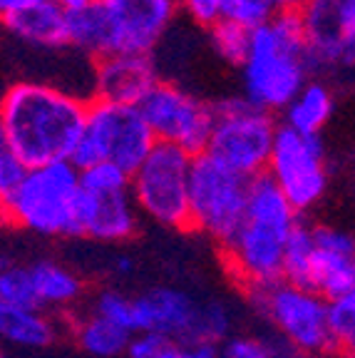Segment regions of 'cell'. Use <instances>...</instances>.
<instances>
[{
	"instance_id": "obj_1",
	"label": "cell",
	"mask_w": 355,
	"mask_h": 358,
	"mask_svg": "<svg viewBox=\"0 0 355 358\" xmlns=\"http://www.w3.org/2000/svg\"><path fill=\"white\" fill-rule=\"evenodd\" d=\"M89 100L57 83L10 80L0 100V145L25 167L70 162L82 140Z\"/></svg>"
},
{
	"instance_id": "obj_2",
	"label": "cell",
	"mask_w": 355,
	"mask_h": 358,
	"mask_svg": "<svg viewBox=\"0 0 355 358\" xmlns=\"http://www.w3.org/2000/svg\"><path fill=\"white\" fill-rule=\"evenodd\" d=\"M300 219L266 174L251 179L244 222L233 239L222 246L229 274L246 294L283 281L286 246Z\"/></svg>"
},
{
	"instance_id": "obj_3",
	"label": "cell",
	"mask_w": 355,
	"mask_h": 358,
	"mask_svg": "<svg viewBox=\"0 0 355 358\" xmlns=\"http://www.w3.org/2000/svg\"><path fill=\"white\" fill-rule=\"evenodd\" d=\"M241 73V95L271 115H283L313 78L298 13H276L251 33V50Z\"/></svg>"
},
{
	"instance_id": "obj_4",
	"label": "cell",
	"mask_w": 355,
	"mask_h": 358,
	"mask_svg": "<svg viewBox=\"0 0 355 358\" xmlns=\"http://www.w3.org/2000/svg\"><path fill=\"white\" fill-rule=\"evenodd\" d=\"M80 169L73 162L30 167L8 196H0L3 222L43 239H75Z\"/></svg>"
},
{
	"instance_id": "obj_5",
	"label": "cell",
	"mask_w": 355,
	"mask_h": 358,
	"mask_svg": "<svg viewBox=\"0 0 355 358\" xmlns=\"http://www.w3.org/2000/svg\"><path fill=\"white\" fill-rule=\"evenodd\" d=\"M159 145L139 107L89 100L82 140L70 162L82 172L94 164H115L134 174Z\"/></svg>"
},
{
	"instance_id": "obj_6",
	"label": "cell",
	"mask_w": 355,
	"mask_h": 358,
	"mask_svg": "<svg viewBox=\"0 0 355 358\" xmlns=\"http://www.w3.org/2000/svg\"><path fill=\"white\" fill-rule=\"evenodd\" d=\"M231 329V313L222 301H199L174 286H157L134 296V336L159 334L177 341L222 346L233 336Z\"/></svg>"
},
{
	"instance_id": "obj_7",
	"label": "cell",
	"mask_w": 355,
	"mask_h": 358,
	"mask_svg": "<svg viewBox=\"0 0 355 358\" xmlns=\"http://www.w3.org/2000/svg\"><path fill=\"white\" fill-rule=\"evenodd\" d=\"M214 115L217 120L206 152L246 179L266 174L281 120L251 105L244 95L214 100Z\"/></svg>"
},
{
	"instance_id": "obj_8",
	"label": "cell",
	"mask_w": 355,
	"mask_h": 358,
	"mask_svg": "<svg viewBox=\"0 0 355 358\" xmlns=\"http://www.w3.org/2000/svg\"><path fill=\"white\" fill-rule=\"evenodd\" d=\"M139 207L132 194V174L115 164H94L80 172V201L75 239L94 244H124L139 229Z\"/></svg>"
},
{
	"instance_id": "obj_9",
	"label": "cell",
	"mask_w": 355,
	"mask_h": 358,
	"mask_svg": "<svg viewBox=\"0 0 355 358\" xmlns=\"http://www.w3.org/2000/svg\"><path fill=\"white\" fill-rule=\"evenodd\" d=\"M246 296L256 316L283 341L313 358H335L328 326V299L318 291L283 279Z\"/></svg>"
},
{
	"instance_id": "obj_10",
	"label": "cell",
	"mask_w": 355,
	"mask_h": 358,
	"mask_svg": "<svg viewBox=\"0 0 355 358\" xmlns=\"http://www.w3.org/2000/svg\"><path fill=\"white\" fill-rule=\"evenodd\" d=\"M249 189L251 179L233 172L209 152L194 157L189 189L191 231L219 244V249L226 246L244 222Z\"/></svg>"
},
{
	"instance_id": "obj_11",
	"label": "cell",
	"mask_w": 355,
	"mask_h": 358,
	"mask_svg": "<svg viewBox=\"0 0 355 358\" xmlns=\"http://www.w3.org/2000/svg\"><path fill=\"white\" fill-rule=\"evenodd\" d=\"M194 157L174 145H159L132 174V194L142 219L164 229L191 231L189 189Z\"/></svg>"
},
{
	"instance_id": "obj_12",
	"label": "cell",
	"mask_w": 355,
	"mask_h": 358,
	"mask_svg": "<svg viewBox=\"0 0 355 358\" xmlns=\"http://www.w3.org/2000/svg\"><path fill=\"white\" fill-rule=\"evenodd\" d=\"M157 142L174 145L199 157L209 150L214 132V100H206L177 80H161L139 105Z\"/></svg>"
},
{
	"instance_id": "obj_13",
	"label": "cell",
	"mask_w": 355,
	"mask_h": 358,
	"mask_svg": "<svg viewBox=\"0 0 355 358\" xmlns=\"http://www.w3.org/2000/svg\"><path fill=\"white\" fill-rule=\"evenodd\" d=\"M85 299V279L73 266L57 259L10 262L3 259L0 268V306H33L73 316Z\"/></svg>"
},
{
	"instance_id": "obj_14",
	"label": "cell",
	"mask_w": 355,
	"mask_h": 358,
	"mask_svg": "<svg viewBox=\"0 0 355 358\" xmlns=\"http://www.w3.org/2000/svg\"><path fill=\"white\" fill-rule=\"evenodd\" d=\"M266 177L291 201V207L303 217L318 207L328 192V157L321 137L300 134L281 124L276 134L273 155L268 159Z\"/></svg>"
},
{
	"instance_id": "obj_15",
	"label": "cell",
	"mask_w": 355,
	"mask_h": 358,
	"mask_svg": "<svg viewBox=\"0 0 355 358\" xmlns=\"http://www.w3.org/2000/svg\"><path fill=\"white\" fill-rule=\"evenodd\" d=\"M112 22L115 55H154L179 20L177 0H102Z\"/></svg>"
},
{
	"instance_id": "obj_16",
	"label": "cell",
	"mask_w": 355,
	"mask_h": 358,
	"mask_svg": "<svg viewBox=\"0 0 355 358\" xmlns=\"http://www.w3.org/2000/svg\"><path fill=\"white\" fill-rule=\"evenodd\" d=\"M161 80V67L154 55H107L94 60L92 100L139 107Z\"/></svg>"
},
{
	"instance_id": "obj_17",
	"label": "cell",
	"mask_w": 355,
	"mask_h": 358,
	"mask_svg": "<svg viewBox=\"0 0 355 358\" xmlns=\"http://www.w3.org/2000/svg\"><path fill=\"white\" fill-rule=\"evenodd\" d=\"M311 289L328 301L355 291V236L338 227L316 224Z\"/></svg>"
},
{
	"instance_id": "obj_18",
	"label": "cell",
	"mask_w": 355,
	"mask_h": 358,
	"mask_svg": "<svg viewBox=\"0 0 355 358\" xmlns=\"http://www.w3.org/2000/svg\"><path fill=\"white\" fill-rule=\"evenodd\" d=\"M298 17L303 25L313 78L348 65L340 30V0H305Z\"/></svg>"
},
{
	"instance_id": "obj_19",
	"label": "cell",
	"mask_w": 355,
	"mask_h": 358,
	"mask_svg": "<svg viewBox=\"0 0 355 358\" xmlns=\"http://www.w3.org/2000/svg\"><path fill=\"white\" fill-rule=\"evenodd\" d=\"M8 35L15 43L25 45L28 50L62 52L70 48V15L57 6L55 0L43 3L30 10L3 17Z\"/></svg>"
},
{
	"instance_id": "obj_20",
	"label": "cell",
	"mask_w": 355,
	"mask_h": 358,
	"mask_svg": "<svg viewBox=\"0 0 355 358\" xmlns=\"http://www.w3.org/2000/svg\"><path fill=\"white\" fill-rule=\"evenodd\" d=\"M67 329V321L57 313L33 306H0V336L20 351L50 348Z\"/></svg>"
},
{
	"instance_id": "obj_21",
	"label": "cell",
	"mask_w": 355,
	"mask_h": 358,
	"mask_svg": "<svg viewBox=\"0 0 355 358\" xmlns=\"http://www.w3.org/2000/svg\"><path fill=\"white\" fill-rule=\"evenodd\" d=\"M67 321V334L73 336L75 346L89 358H122L132 343L134 334L115 324L112 319L97 313L94 308L73 313Z\"/></svg>"
},
{
	"instance_id": "obj_22",
	"label": "cell",
	"mask_w": 355,
	"mask_h": 358,
	"mask_svg": "<svg viewBox=\"0 0 355 358\" xmlns=\"http://www.w3.org/2000/svg\"><path fill=\"white\" fill-rule=\"evenodd\" d=\"M335 112V92L323 78H311L303 85L298 95L294 97L281 115V124L296 129L300 134L321 137V132L333 120Z\"/></svg>"
},
{
	"instance_id": "obj_23",
	"label": "cell",
	"mask_w": 355,
	"mask_h": 358,
	"mask_svg": "<svg viewBox=\"0 0 355 358\" xmlns=\"http://www.w3.org/2000/svg\"><path fill=\"white\" fill-rule=\"evenodd\" d=\"M70 48L92 62L115 55L112 22L102 0H94L89 8L70 15Z\"/></svg>"
},
{
	"instance_id": "obj_24",
	"label": "cell",
	"mask_w": 355,
	"mask_h": 358,
	"mask_svg": "<svg viewBox=\"0 0 355 358\" xmlns=\"http://www.w3.org/2000/svg\"><path fill=\"white\" fill-rule=\"evenodd\" d=\"M222 346L196 341H177L159 334H137L124 358H222Z\"/></svg>"
},
{
	"instance_id": "obj_25",
	"label": "cell",
	"mask_w": 355,
	"mask_h": 358,
	"mask_svg": "<svg viewBox=\"0 0 355 358\" xmlns=\"http://www.w3.org/2000/svg\"><path fill=\"white\" fill-rule=\"evenodd\" d=\"M222 358H313L296 348L294 343L283 341L273 331L266 334H233L222 343Z\"/></svg>"
},
{
	"instance_id": "obj_26",
	"label": "cell",
	"mask_w": 355,
	"mask_h": 358,
	"mask_svg": "<svg viewBox=\"0 0 355 358\" xmlns=\"http://www.w3.org/2000/svg\"><path fill=\"white\" fill-rule=\"evenodd\" d=\"M251 33L254 30L244 28L239 22L226 20L217 22L211 30H206V45H209L211 55L217 57L222 65L231 70H241L251 50Z\"/></svg>"
},
{
	"instance_id": "obj_27",
	"label": "cell",
	"mask_w": 355,
	"mask_h": 358,
	"mask_svg": "<svg viewBox=\"0 0 355 358\" xmlns=\"http://www.w3.org/2000/svg\"><path fill=\"white\" fill-rule=\"evenodd\" d=\"M313 259H316V224L300 219L296 231L291 234L283 259V279L291 284L308 286L311 289Z\"/></svg>"
},
{
	"instance_id": "obj_28",
	"label": "cell",
	"mask_w": 355,
	"mask_h": 358,
	"mask_svg": "<svg viewBox=\"0 0 355 358\" xmlns=\"http://www.w3.org/2000/svg\"><path fill=\"white\" fill-rule=\"evenodd\" d=\"M328 326L335 358H355V291L328 301Z\"/></svg>"
},
{
	"instance_id": "obj_29",
	"label": "cell",
	"mask_w": 355,
	"mask_h": 358,
	"mask_svg": "<svg viewBox=\"0 0 355 358\" xmlns=\"http://www.w3.org/2000/svg\"><path fill=\"white\" fill-rule=\"evenodd\" d=\"M89 308H94L97 313L112 319L115 324L127 329L129 334H134V296H129L124 291L119 289L97 291L94 299L89 301Z\"/></svg>"
},
{
	"instance_id": "obj_30",
	"label": "cell",
	"mask_w": 355,
	"mask_h": 358,
	"mask_svg": "<svg viewBox=\"0 0 355 358\" xmlns=\"http://www.w3.org/2000/svg\"><path fill=\"white\" fill-rule=\"evenodd\" d=\"M226 20H233L249 30H256L276 17L273 0H226Z\"/></svg>"
},
{
	"instance_id": "obj_31",
	"label": "cell",
	"mask_w": 355,
	"mask_h": 358,
	"mask_svg": "<svg viewBox=\"0 0 355 358\" xmlns=\"http://www.w3.org/2000/svg\"><path fill=\"white\" fill-rule=\"evenodd\" d=\"M179 15L199 30H211L217 22L224 20L226 0H177Z\"/></svg>"
},
{
	"instance_id": "obj_32",
	"label": "cell",
	"mask_w": 355,
	"mask_h": 358,
	"mask_svg": "<svg viewBox=\"0 0 355 358\" xmlns=\"http://www.w3.org/2000/svg\"><path fill=\"white\" fill-rule=\"evenodd\" d=\"M30 167L17 159L8 147L0 145V196H8L17 185L22 182V177L28 174Z\"/></svg>"
},
{
	"instance_id": "obj_33",
	"label": "cell",
	"mask_w": 355,
	"mask_h": 358,
	"mask_svg": "<svg viewBox=\"0 0 355 358\" xmlns=\"http://www.w3.org/2000/svg\"><path fill=\"white\" fill-rule=\"evenodd\" d=\"M340 30H343L345 62H355V0H340Z\"/></svg>"
},
{
	"instance_id": "obj_34",
	"label": "cell",
	"mask_w": 355,
	"mask_h": 358,
	"mask_svg": "<svg viewBox=\"0 0 355 358\" xmlns=\"http://www.w3.org/2000/svg\"><path fill=\"white\" fill-rule=\"evenodd\" d=\"M43 3H50V0H0V15H15V13L30 10V8H38Z\"/></svg>"
},
{
	"instance_id": "obj_35",
	"label": "cell",
	"mask_w": 355,
	"mask_h": 358,
	"mask_svg": "<svg viewBox=\"0 0 355 358\" xmlns=\"http://www.w3.org/2000/svg\"><path fill=\"white\" fill-rule=\"evenodd\" d=\"M55 3L67 13V15H73V13H80V10H85V8H89L94 0H55Z\"/></svg>"
},
{
	"instance_id": "obj_36",
	"label": "cell",
	"mask_w": 355,
	"mask_h": 358,
	"mask_svg": "<svg viewBox=\"0 0 355 358\" xmlns=\"http://www.w3.org/2000/svg\"><path fill=\"white\" fill-rule=\"evenodd\" d=\"M276 13H298L305 6V0H273Z\"/></svg>"
},
{
	"instance_id": "obj_37",
	"label": "cell",
	"mask_w": 355,
	"mask_h": 358,
	"mask_svg": "<svg viewBox=\"0 0 355 358\" xmlns=\"http://www.w3.org/2000/svg\"><path fill=\"white\" fill-rule=\"evenodd\" d=\"M115 271H117V276L132 274V271H134V262L129 257H117L115 259Z\"/></svg>"
},
{
	"instance_id": "obj_38",
	"label": "cell",
	"mask_w": 355,
	"mask_h": 358,
	"mask_svg": "<svg viewBox=\"0 0 355 358\" xmlns=\"http://www.w3.org/2000/svg\"><path fill=\"white\" fill-rule=\"evenodd\" d=\"M3 358H8V356H3Z\"/></svg>"
}]
</instances>
